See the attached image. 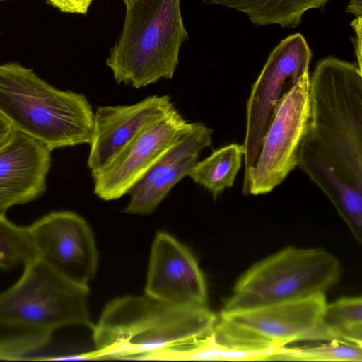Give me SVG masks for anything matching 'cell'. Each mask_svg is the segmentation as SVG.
I'll list each match as a JSON object with an SVG mask.
<instances>
[{
    "label": "cell",
    "mask_w": 362,
    "mask_h": 362,
    "mask_svg": "<svg viewBox=\"0 0 362 362\" xmlns=\"http://www.w3.org/2000/svg\"><path fill=\"white\" fill-rule=\"evenodd\" d=\"M217 317L206 305L177 306L146 296L118 298L90 327L92 359L170 361L210 336Z\"/></svg>",
    "instance_id": "obj_1"
},
{
    "label": "cell",
    "mask_w": 362,
    "mask_h": 362,
    "mask_svg": "<svg viewBox=\"0 0 362 362\" xmlns=\"http://www.w3.org/2000/svg\"><path fill=\"white\" fill-rule=\"evenodd\" d=\"M310 119L300 153L362 191V69L334 57L310 77Z\"/></svg>",
    "instance_id": "obj_2"
},
{
    "label": "cell",
    "mask_w": 362,
    "mask_h": 362,
    "mask_svg": "<svg viewBox=\"0 0 362 362\" xmlns=\"http://www.w3.org/2000/svg\"><path fill=\"white\" fill-rule=\"evenodd\" d=\"M0 112L52 151L91 141L95 112L86 97L52 86L18 62L0 65Z\"/></svg>",
    "instance_id": "obj_3"
},
{
    "label": "cell",
    "mask_w": 362,
    "mask_h": 362,
    "mask_svg": "<svg viewBox=\"0 0 362 362\" xmlns=\"http://www.w3.org/2000/svg\"><path fill=\"white\" fill-rule=\"evenodd\" d=\"M122 30L106 59L117 83L135 88L173 78L188 39L180 0H131Z\"/></svg>",
    "instance_id": "obj_4"
},
{
    "label": "cell",
    "mask_w": 362,
    "mask_h": 362,
    "mask_svg": "<svg viewBox=\"0 0 362 362\" xmlns=\"http://www.w3.org/2000/svg\"><path fill=\"white\" fill-rule=\"evenodd\" d=\"M341 275L340 262L326 250L288 246L243 273L221 310L247 309L325 294L337 284Z\"/></svg>",
    "instance_id": "obj_5"
},
{
    "label": "cell",
    "mask_w": 362,
    "mask_h": 362,
    "mask_svg": "<svg viewBox=\"0 0 362 362\" xmlns=\"http://www.w3.org/2000/svg\"><path fill=\"white\" fill-rule=\"evenodd\" d=\"M0 293V320L54 332L70 325L91 327L88 286L64 278L37 257Z\"/></svg>",
    "instance_id": "obj_6"
},
{
    "label": "cell",
    "mask_w": 362,
    "mask_h": 362,
    "mask_svg": "<svg viewBox=\"0 0 362 362\" xmlns=\"http://www.w3.org/2000/svg\"><path fill=\"white\" fill-rule=\"evenodd\" d=\"M327 303L325 294L247 309L221 311L214 339L250 352L276 351L287 344L315 341Z\"/></svg>",
    "instance_id": "obj_7"
},
{
    "label": "cell",
    "mask_w": 362,
    "mask_h": 362,
    "mask_svg": "<svg viewBox=\"0 0 362 362\" xmlns=\"http://www.w3.org/2000/svg\"><path fill=\"white\" fill-rule=\"evenodd\" d=\"M309 85L307 72L279 100L256 163L243 185L245 195L272 192L298 166L310 119Z\"/></svg>",
    "instance_id": "obj_8"
},
{
    "label": "cell",
    "mask_w": 362,
    "mask_h": 362,
    "mask_svg": "<svg viewBox=\"0 0 362 362\" xmlns=\"http://www.w3.org/2000/svg\"><path fill=\"white\" fill-rule=\"evenodd\" d=\"M312 52L306 40L295 33L282 40L271 52L252 86L246 106L244 142L245 183L255 165L264 136L283 95L309 72Z\"/></svg>",
    "instance_id": "obj_9"
},
{
    "label": "cell",
    "mask_w": 362,
    "mask_h": 362,
    "mask_svg": "<svg viewBox=\"0 0 362 362\" xmlns=\"http://www.w3.org/2000/svg\"><path fill=\"white\" fill-rule=\"evenodd\" d=\"M37 257L56 272L82 286L95 276L98 255L86 221L69 211H52L28 227Z\"/></svg>",
    "instance_id": "obj_10"
},
{
    "label": "cell",
    "mask_w": 362,
    "mask_h": 362,
    "mask_svg": "<svg viewBox=\"0 0 362 362\" xmlns=\"http://www.w3.org/2000/svg\"><path fill=\"white\" fill-rule=\"evenodd\" d=\"M188 123L174 107L149 124L107 167L91 175L94 193L105 201L128 194L181 136Z\"/></svg>",
    "instance_id": "obj_11"
},
{
    "label": "cell",
    "mask_w": 362,
    "mask_h": 362,
    "mask_svg": "<svg viewBox=\"0 0 362 362\" xmlns=\"http://www.w3.org/2000/svg\"><path fill=\"white\" fill-rule=\"evenodd\" d=\"M145 293L173 305H206V284L196 258L186 246L167 233H158L153 240Z\"/></svg>",
    "instance_id": "obj_12"
},
{
    "label": "cell",
    "mask_w": 362,
    "mask_h": 362,
    "mask_svg": "<svg viewBox=\"0 0 362 362\" xmlns=\"http://www.w3.org/2000/svg\"><path fill=\"white\" fill-rule=\"evenodd\" d=\"M213 130L202 122H189L186 129L128 193V214L152 213L172 188L189 173L200 152L209 147Z\"/></svg>",
    "instance_id": "obj_13"
},
{
    "label": "cell",
    "mask_w": 362,
    "mask_h": 362,
    "mask_svg": "<svg viewBox=\"0 0 362 362\" xmlns=\"http://www.w3.org/2000/svg\"><path fill=\"white\" fill-rule=\"evenodd\" d=\"M174 107L168 95H151L132 105L98 107L87 162L91 175L107 167L146 127Z\"/></svg>",
    "instance_id": "obj_14"
},
{
    "label": "cell",
    "mask_w": 362,
    "mask_h": 362,
    "mask_svg": "<svg viewBox=\"0 0 362 362\" xmlns=\"http://www.w3.org/2000/svg\"><path fill=\"white\" fill-rule=\"evenodd\" d=\"M51 153L46 145L16 129L0 146V215L45 192Z\"/></svg>",
    "instance_id": "obj_15"
},
{
    "label": "cell",
    "mask_w": 362,
    "mask_h": 362,
    "mask_svg": "<svg viewBox=\"0 0 362 362\" xmlns=\"http://www.w3.org/2000/svg\"><path fill=\"white\" fill-rule=\"evenodd\" d=\"M298 166L332 203L351 234L362 241V191L341 180L314 158L299 153Z\"/></svg>",
    "instance_id": "obj_16"
},
{
    "label": "cell",
    "mask_w": 362,
    "mask_h": 362,
    "mask_svg": "<svg viewBox=\"0 0 362 362\" xmlns=\"http://www.w3.org/2000/svg\"><path fill=\"white\" fill-rule=\"evenodd\" d=\"M329 0H202L245 13L256 26L276 24L282 28H296L301 23L304 13L322 9Z\"/></svg>",
    "instance_id": "obj_17"
},
{
    "label": "cell",
    "mask_w": 362,
    "mask_h": 362,
    "mask_svg": "<svg viewBox=\"0 0 362 362\" xmlns=\"http://www.w3.org/2000/svg\"><path fill=\"white\" fill-rule=\"evenodd\" d=\"M315 341H338L362 346V298L346 296L326 303Z\"/></svg>",
    "instance_id": "obj_18"
},
{
    "label": "cell",
    "mask_w": 362,
    "mask_h": 362,
    "mask_svg": "<svg viewBox=\"0 0 362 362\" xmlns=\"http://www.w3.org/2000/svg\"><path fill=\"white\" fill-rule=\"evenodd\" d=\"M243 156V144H228L197 161L188 176L210 192L216 199L226 188L233 185Z\"/></svg>",
    "instance_id": "obj_19"
},
{
    "label": "cell",
    "mask_w": 362,
    "mask_h": 362,
    "mask_svg": "<svg viewBox=\"0 0 362 362\" xmlns=\"http://www.w3.org/2000/svg\"><path fill=\"white\" fill-rule=\"evenodd\" d=\"M52 337L49 331L0 320V360L34 361Z\"/></svg>",
    "instance_id": "obj_20"
},
{
    "label": "cell",
    "mask_w": 362,
    "mask_h": 362,
    "mask_svg": "<svg viewBox=\"0 0 362 362\" xmlns=\"http://www.w3.org/2000/svg\"><path fill=\"white\" fill-rule=\"evenodd\" d=\"M35 258L37 252L28 227L0 215V269L24 267Z\"/></svg>",
    "instance_id": "obj_21"
},
{
    "label": "cell",
    "mask_w": 362,
    "mask_h": 362,
    "mask_svg": "<svg viewBox=\"0 0 362 362\" xmlns=\"http://www.w3.org/2000/svg\"><path fill=\"white\" fill-rule=\"evenodd\" d=\"M361 362L362 346L330 341L327 344L279 348L269 361Z\"/></svg>",
    "instance_id": "obj_22"
},
{
    "label": "cell",
    "mask_w": 362,
    "mask_h": 362,
    "mask_svg": "<svg viewBox=\"0 0 362 362\" xmlns=\"http://www.w3.org/2000/svg\"><path fill=\"white\" fill-rule=\"evenodd\" d=\"M276 350L266 352L237 350L218 343L212 333L197 346L176 354L170 361H269Z\"/></svg>",
    "instance_id": "obj_23"
},
{
    "label": "cell",
    "mask_w": 362,
    "mask_h": 362,
    "mask_svg": "<svg viewBox=\"0 0 362 362\" xmlns=\"http://www.w3.org/2000/svg\"><path fill=\"white\" fill-rule=\"evenodd\" d=\"M62 13L86 14L93 0H47Z\"/></svg>",
    "instance_id": "obj_24"
},
{
    "label": "cell",
    "mask_w": 362,
    "mask_h": 362,
    "mask_svg": "<svg viewBox=\"0 0 362 362\" xmlns=\"http://www.w3.org/2000/svg\"><path fill=\"white\" fill-rule=\"evenodd\" d=\"M351 25L353 27V28L356 33V39H355L356 43L354 45H355V49H356V57H357V60H358L357 65L358 66V67L360 69H362V66H361V39H362V37H361V33H362L361 17H358L356 19H354L352 21V23H351Z\"/></svg>",
    "instance_id": "obj_25"
},
{
    "label": "cell",
    "mask_w": 362,
    "mask_h": 362,
    "mask_svg": "<svg viewBox=\"0 0 362 362\" xmlns=\"http://www.w3.org/2000/svg\"><path fill=\"white\" fill-rule=\"evenodd\" d=\"M14 130L11 122L0 112V146L8 139Z\"/></svg>",
    "instance_id": "obj_26"
},
{
    "label": "cell",
    "mask_w": 362,
    "mask_h": 362,
    "mask_svg": "<svg viewBox=\"0 0 362 362\" xmlns=\"http://www.w3.org/2000/svg\"><path fill=\"white\" fill-rule=\"evenodd\" d=\"M346 11L357 18L362 17V0H349Z\"/></svg>",
    "instance_id": "obj_27"
},
{
    "label": "cell",
    "mask_w": 362,
    "mask_h": 362,
    "mask_svg": "<svg viewBox=\"0 0 362 362\" xmlns=\"http://www.w3.org/2000/svg\"><path fill=\"white\" fill-rule=\"evenodd\" d=\"M131 0H123L124 3L125 4H127V3H129Z\"/></svg>",
    "instance_id": "obj_28"
},
{
    "label": "cell",
    "mask_w": 362,
    "mask_h": 362,
    "mask_svg": "<svg viewBox=\"0 0 362 362\" xmlns=\"http://www.w3.org/2000/svg\"><path fill=\"white\" fill-rule=\"evenodd\" d=\"M6 1V0H0V2H2V1Z\"/></svg>",
    "instance_id": "obj_29"
}]
</instances>
